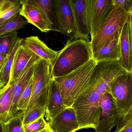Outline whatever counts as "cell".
<instances>
[{
	"label": "cell",
	"instance_id": "23",
	"mask_svg": "<svg viewBox=\"0 0 132 132\" xmlns=\"http://www.w3.org/2000/svg\"><path fill=\"white\" fill-rule=\"evenodd\" d=\"M45 107L35 103L28 110L24 112L23 118V126L27 125L42 116L45 117Z\"/></svg>",
	"mask_w": 132,
	"mask_h": 132
},
{
	"label": "cell",
	"instance_id": "30",
	"mask_svg": "<svg viewBox=\"0 0 132 132\" xmlns=\"http://www.w3.org/2000/svg\"><path fill=\"white\" fill-rule=\"evenodd\" d=\"M21 4L20 2H19L16 6L11 10L4 14L1 18H0V25L6 22L11 18L20 13V11Z\"/></svg>",
	"mask_w": 132,
	"mask_h": 132
},
{
	"label": "cell",
	"instance_id": "7",
	"mask_svg": "<svg viewBox=\"0 0 132 132\" xmlns=\"http://www.w3.org/2000/svg\"><path fill=\"white\" fill-rule=\"evenodd\" d=\"M99 107L101 112L95 132H109L122 119L109 92L106 93L101 98Z\"/></svg>",
	"mask_w": 132,
	"mask_h": 132
},
{
	"label": "cell",
	"instance_id": "24",
	"mask_svg": "<svg viewBox=\"0 0 132 132\" xmlns=\"http://www.w3.org/2000/svg\"><path fill=\"white\" fill-rule=\"evenodd\" d=\"M23 39L19 38L15 44V46L14 47L12 51L8 55L7 59L5 62L4 67L3 70L2 72V76H1V81L3 83L6 85L7 83L9 81L10 79V74L11 70L13 65L14 59L15 54L16 52L17 51L18 47L20 46Z\"/></svg>",
	"mask_w": 132,
	"mask_h": 132
},
{
	"label": "cell",
	"instance_id": "28",
	"mask_svg": "<svg viewBox=\"0 0 132 132\" xmlns=\"http://www.w3.org/2000/svg\"><path fill=\"white\" fill-rule=\"evenodd\" d=\"M117 126L115 132H132V109Z\"/></svg>",
	"mask_w": 132,
	"mask_h": 132
},
{
	"label": "cell",
	"instance_id": "17",
	"mask_svg": "<svg viewBox=\"0 0 132 132\" xmlns=\"http://www.w3.org/2000/svg\"><path fill=\"white\" fill-rule=\"evenodd\" d=\"M22 44L51 65L57 54V52L49 48L37 36H30L23 39Z\"/></svg>",
	"mask_w": 132,
	"mask_h": 132
},
{
	"label": "cell",
	"instance_id": "29",
	"mask_svg": "<svg viewBox=\"0 0 132 132\" xmlns=\"http://www.w3.org/2000/svg\"><path fill=\"white\" fill-rule=\"evenodd\" d=\"M20 1H0V18L7 11L13 8Z\"/></svg>",
	"mask_w": 132,
	"mask_h": 132
},
{
	"label": "cell",
	"instance_id": "2",
	"mask_svg": "<svg viewBox=\"0 0 132 132\" xmlns=\"http://www.w3.org/2000/svg\"><path fill=\"white\" fill-rule=\"evenodd\" d=\"M90 42L71 38L57 54L51 65V77L64 76L92 59Z\"/></svg>",
	"mask_w": 132,
	"mask_h": 132
},
{
	"label": "cell",
	"instance_id": "31",
	"mask_svg": "<svg viewBox=\"0 0 132 132\" xmlns=\"http://www.w3.org/2000/svg\"><path fill=\"white\" fill-rule=\"evenodd\" d=\"M113 4L122 8L125 11L132 13V0H112Z\"/></svg>",
	"mask_w": 132,
	"mask_h": 132
},
{
	"label": "cell",
	"instance_id": "4",
	"mask_svg": "<svg viewBox=\"0 0 132 132\" xmlns=\"http://www.w3.org/2000/svg\"><path fill=\"white\" fill-rule=\"evenodd\" d=\"M132 13L113 4L108 16L90 42L92 55L109 44L120 34L124 24L132 21ZM93 56V55H92Z\"/></svg>",
	"mask_w": 132,
	"mask_h": 132
},
{
	"label": "cell",
	"instance_id": "11",
	"mask_svg": "<svg viewBox=\"0 0 132 132\" xmlns=\"http://www.w3.org/2000/svg\"><path fill=\"white\" fill-rule=\"evenodd\" d=\"M59 32L64 35H72L75 33L74 12L70 0H55Z\"/></svg>",
	"mask_w": 132,
	"mask_h": 132
},
{
	"label": "cell",
	"instance_id": "6",
	"mask_svg": "<svg viewBox=\"0 0 132 132\" xmlns=\"http://www.w3.org/2000/svg\"><path fill=\"white\" fill-rule=\"evenodd\" d=\"M132 72L118 76L111 84V94L118 113L122 119L132 109Z\"/></svg>",
	"mask_w": 132,
	"mask_h": 132
},
{
	"label": "cell",
	"instance_id": "1",
	"mask_svg": "<svg viewBox=\"0 0 132 132\" xmlns=\"http://www.w3.org/2000/svg\"><path fill=\"white\" fill-rule=\"evenodd\" d=\"M122 74L120 68L113 62H97L86 88L72 106L77 116L80 129H95L97 127L101 112L100 100L104 94L110 92V85Z\"/></svg>",
	"mask_w": 132,
	"mask_h": 132
},
{
	"label": "cell",
	"instance_id": "8",
	"mask_svg": "<svg viewBox=\"0 0 132 132\" xmlns=\"http://www.w3.org/2000/svg\"><path fill=\"white\" fill-rule=\"evenodd\" d=\"M20 2L21 7L19 14L28 23L35 26L42 32L52 30V24L47 16L34 0H21Z\"/></svg>",
	"mask_w": 132,
	"mask_h": 132
},
{
	"label": "cell",
	"instance_id": "15",
	"mask_svg": "<svg viewBox=\"0 0 132 132\" xmlns=\"http://www.w3.org/2000/svg\"><path fill=\"white\" fill-rule=\"evenodd\" d=\"M132 21L124 24L119 37L120 61L122 67L132 72Z\"/></svg>",
	"mask_w": 132,
	"mask_h": 132
},
{
	"label": "cell",
	"instance_id": "12",
	"mask_svg": "<svg viewBox=\"0 0 132 132\" xmlns=\"http://www.w3.org/2000/svg\"><path fill=\"white\" fill-rule=\"evenodd\" d=\"M38 61L30 64L16 79L11 82H12V97L7 115V121L19 112L17 110L18 100L22 92L32 77L35 64Z\"/></svg>",
	"mask_w": 132,
	"mask_h": 132
},
{
	"label": "cell",
	"instance_id": "32",
	"mask_svg": "<svg viewBox=\"0 0 132 132\" xmlns=\"http://www.w3.org/2000/svg\"><path fill=\"white\" fill-rule=\"evenodd\" d=\"M8 56V55L7 56H5L3 55L0 54V82H2L1 81V78L2 72Z\"/></svg>",
	"mask_w": 132,
	"mask_h": 132
},
{
	"label": "cell",
	"instance_id": "18",
	"mask_svg": "<svg viewBox=\"0 0 132 132\" xmlns=\"http://www.w3.org/2000/svg\"><path fill=\"white\" fill-rule=\"evenodd\" d=\"M120 34L117 35L111 42L93 54L92 58L97 62L120 61V59L119 47Z\"/></svg>",
	"mask_w": 132,
	"mask_h": 132
},
{
	"label": "cell",
	"instance_id": "20",
	"mask_svg": "<svg viewBox=\"0 0 132 132\" xmlns=\"http://www.w3.org/2000/svg\"><path fill=\"white\" fill-rule=\"evenodd\" d=\"M34 1L47 16L52 24V30L59 32L54 1L34 0Z\"/></svg>",
	"mask_w": 132,
	"mask_h": 132
},
{
	"label": "cell",
	"instance_id": "10",
	"mask_svg": "<svg viewBox=\"0 0 132 132\" xmlns=\"http://www.w3.org/2000/svg\"><path fill=\"white\" fill-rule=\"evenodd\" d=\"M74 12L75 33L71 38L89 40L90 35L87 0H70Z\"/></svg>",
	"mask_w": 132,
	"mask_h": 132
},
{
	"label": "cell",
	"instance_id": "35",
	"mask_svg": "<svg viewBox=\"0 0 132 132\" xmlns=\"http://www.w3.org/2000/svg\"><path fill=\"white\" fill-rule=\"evenodd\" d=\"M0 132H2V128H1V126H0Z\"/></svg>",
	"mask_w": 132,
	"mask_h": 132
},
{
	"label": "cell",
	"instance_id": "25",
	"mask_svg": "<svg viewBox=\"0 0 132 132\" xmlns=\"http://www.w3.org/2000/svg\"><path fill=\"white\" fill-rule=\"evenodd\" d=\"M24 112H19L7 122L6 132H25L23 123Z\"/></svg>",
	"mask_w": 132,
	"mask_h": 132
},
{
	"label": "cell",
	"instance_id": "21",
	"mask_svg": "<svg viewBox=\"0 0 132 132\" xmlns=\"http://www.w3.org/2000/svg\"><path fill=\"white\" fill-rule=\"evenodd\" d=\"M28 23L24 18L18 14L0 25V36L23 28Z\"/></svg>",
	"mask_w": 132,
	"mask_h": 132
},
{
	"label": "cell",
	"instance_id": "19",
	"mask_svg": "<svg viewBox=\"0 0 132 132\" xmlns=\"http://www.w3.org/2000/svg\"><path fill=\"white\" fill-rule=\"evenodd\" d=\"M12 93V82L8 81L0 89V126L2 132H6V124L10 109Z\"/></svg>",
	"mask_w": 132,
	"mask_h": 132
},
{
	"label": "cell",
	"instance_id": "26",
	"mask_svg": "<svg viewBox=\"0 0 132 132\" xmlns=\"http://www.w3.org/2000/svg\"><path fill=\"white\" fill-rule=\"evenodd\" d=\"M33 85L32 76L29 82L22 92L17 105V110L18 112H24L28 106L31 96Z\"/></svg>",
	"mask_w": 132,
	"mask_h": 132
},
{
	"label": "cell",
	"instance_id": "22",
	"mask_svg": "<svg viewBox=\"0 0 132 132\" xmlns=\"http://www.w3.org/2000/svg\"><path fill=\"white\" fill-rule=\"evenodd\" d=\"M19 38L16 31L0 36V54L9 55Z\"/></svg>",
	"mask_w": 132,
	"mask_h": 132
},
{
	"label": "cell",
	"instance_id": "16",
	"mask_svg": "<svg viewBox=\"0 0 132 132\" xmlns=\"http://www.w3.org/2000/svg\"><path fill=\"white\" fill-rule=\"evenodd\" d=\"M40 59V57L36 55L21 43L15 54L8 81H13L16 79L30 64Z\"/></svg>",
	"mask_w": 132,
	"mask_h": 132
},
{
	"label": "cell",
	"instance_id": "34",
	"mask_svg": "<svg viewBox=\"0 0 132 132\" xmlns=\"http://www.w3.org/2000/svg\"><path fill=\"white\" fill-rule=\"evenodd\" d=\"M6 85H5L4 83L0 82V89H1L2 88H3Z\"/></svg>",
	"mask_w": 132,
	"mask_h": 132
},
{
	"label": "cell",
	"instance_id": "3",
	"mask_svg": "<svg viewBox=\"0 0 132 132\" xmlns=\"http://www.w3.org/2000/svg\"><path fill=\"white\" fill-rule=\"evenodd\" d=\"M97 63L92 58L69 74L54 78L59 86L66 107H72L77 98L86 88Z\"/></svg>",
	"mask_w": 132,
	"mask_h": 132
},
{
	"label": "cell",
	"instance_id": "5",
	"mask_svg": "<svg viewBox=\"0 0 132 132\" xmlns=\"http://www.w3.org/2000/svg\"><path fill=\"white\" fill-rule=\"evenodd\" d=\"M32 78L31 96L24 112L35 103L45 107L48 84L51 78V65L44 59H40L35 64Z\"/></svg>",
	"mask_w": 132,
	"mask_h": 132
},
{
	"label": "cell",
	"instance_id": "13",
	"mask_svg": "<svg viewBox=\"0 0 132 132\" xmlns=\"http://www.w3.org/2000/svg\"><path fill=\"white\" fill-rule=\"evenodd\" d=\"M67 108L64 104L59 86L51 77L48 84L45 117L48 123Z\"/></svg>",
	"mask_w": 132,
	"mask_h": 132
},
{
	"label": "cell",
	"instance_id": "27",
	"mask_svg": "<svg viewBox=\"0 0 132 132\" xmlns=\"http://www.w3.org/2000/svg\"><path fill=\"white\" fill-rule=\"evenodd\" d=\"M42 116L32 122L24 126L25 132H38L49 126L48 123Z\"/></svg>",
	"mask_w": 132,
	"mask_h": 132
},
{
	"label": "cell",
	"instance_id": "33",
	"mask_svg": "<svg viewBox=\"0 0 132 132\" xmlns=\"http://www.w3.org/2000/svg\"><path fill=\"white\" fill-rule=\"evenodd\" d=\"M53 132L52 131V130L51 129V128H50V126H48L47 127L45 128V129H44L43 130H41V131H39V132Z\"/></svg>",
	"mask_w": 132,
	"mask_h": 132
},
{
	"label": "cell",
	"instance_id": "14",
	"mask_svg": "<svg viewBox=\"0 0 132 132\" xmlns=\"http://www.w3.org/2000/svg\"><path fill=\"white\" fill-rule=\"evenodd\" d=\"M48 123L53 132H76L80 130L77 116L72 107H67Z\"/></svg>",
	"mask_w": 132,
	"mask_h": 132
},
{
	"label": "cell",
	"instance_id": "9",
	"mask_svg": "<svg viewBox=\"0 0 132 132\" xmlns=\"http://www.w3.org/2000/svg\"><path fill=\"white\" fill-rule=\"evenodd\" d=\"M113 6L112 0H87V9L91 38L108 16Z\"/></svg>",
	"mask_w": 132,
	"mask_h": 132
}]
</instances>
